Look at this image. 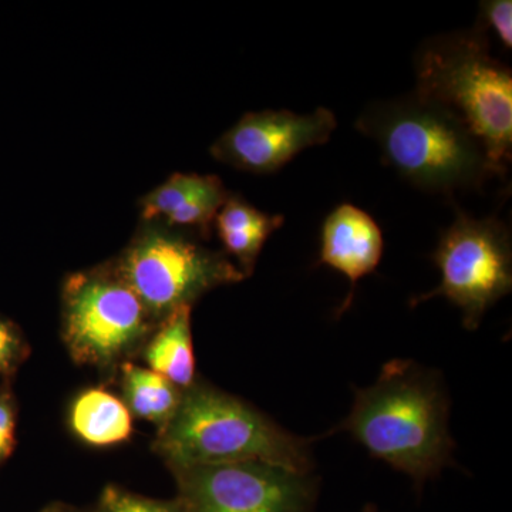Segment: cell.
I'll return each mask as SVG.
<instances>
[{"label": "cell", "mask_w": 512, "mask_h": 512, "mask_svg": "<svg viewBox=\"0 0 512 512\" xmlns=\"http://www.w3.org/2000/svg\"><path fill=\"white\" fill-rule=\"evenodd\" d=\"M157 322L111 262L74 272L62 286V338L70 357L116 382L120 367L140 357Z\"/></svg>", "instance_id": "5b68a950"}, {"label": "cell", "mask_w": 512, "mask_h": 512, "mask_svg": "<svg viewBox=\"0 0 512 512\" xmlns=\"http://www.w3.org/2000/svg\"><path fill=\"white\" fill-rule=\"evenodd\" d=\"M93 512H185L180 498L161 500L128 491L120 485L109 484L101 491Z\"/></svg>", "instance_id": "2e32d148"}, {"label": "cell", "mask_w": 512, "mask_h": 512, "mask_svg": "<svg viewBox=\"0 0 512 512\" xmlns=\"http://www.w3.org/2000/svg\"><path fill=\"white\" fill-rule=\"evenodd\" d=\"M69 429L87 446L106 448L126 443L133 436V416L121 397L106 386L77 394L67 413Z\"/></svg>", "instance_id": "7c38bea8"}, {"label": "cell", "mask_w": 512, "mask_h": 512, "mask_svg": "<svg viewBox=\"0 0 512 512\" xmlns=\"http://www.w3.org/2000/svg\"><path fill=\"white\" fill-rule=\"evenodd\" d=\"M12 383H0V466L12 456L16 447L19 407Z\"/></svg>", "instance_id": "ac0fdd59"}, {"label": "cell", "mask_w": 512, "mask_h": 512, "mask_svg": "<svg viewBox=\"0 0 512 512\" xmlns=\"http://www.w3.org/2000/svg\"><path fill=\"white\" fill-rule=\"evenodd\" d=\"M383 248L382 229L355 205H339L326 217L320 235L318 264L335 269L350 282L349 296L338 315L348 311L357 282L376 271L382 261Z\"/></svg>", "instance_id": "8fae6325"}, {"label": "cell", "mask_w": 512, "mask_h": 512, "mask_svg": "<svg viewBox=\"0 0 512 512\" xmlns=\"http://www.w3.org/2000/svg\"><path fill=\"white\" fill-rule=\"evenodd\" d=\"M481 29L491 28L497 33L505 49L512 47V2L511 0H491L481 3Z\"/></svg>", "instance_id": "d6986e66"}, {"label": "cell", "mask_w": 512, "mask_h": 512, "mask_svg": "<svg viewBox=\"0 0 512 512\" xmlns=\"http://www.w3.org/2000/svg\"><path fill=\"white\" fill-rule=\"evenodd\" d=\"M448 412L437 373L394 359L372 386L356 390L352 412L340 429L421 488L453 463Z\"/></svg>", "instance_id": "6da1fadb"}, {"label": "cell", "mask_w": 512, "mask_h": 512, "mask_svg": "<svg viewBox=\"0 0 512 512\" xmlns=\"http://www.w3.org/2000/svg\"><path fill=\"white\" fill-rule=\"evenodd\" d=\"M30 352L23 330L13 320L0 315V383L13 382Z\"/></svg>", "instance_id": "e0dca14e"}, {"label": "cell", "mask_w": 512, "mask_h": 512, "mask_svg": "<svg viewBox=\"0 0 512 512\" xmlns=\"http://www.w3.org/2000/svg\"><path fill=\"white\" fill-rule=\"evenodd\" d=\"M192 306H181L154 330L141 352L147 369L170 380L181 390L197 382L191 333Z\"/></svg>", "instance_id": "5bb4252c"}, {"label": "cell", "mask_w": 512, "mask_h": 512, "mask_svg": "<svg viewBox=\"0 0 512 512\" xmlns=\"http://www.w3.org/2000/svg\"><path fill=\"white\" fill-rule=\"evenodd\" d=\"M421 99L450 111L476 137L497 175L511 163L512 73L480 26L424 40L416 52Z\"/></svg>", "instance_id": "277c9868"}, {"label": "cell", "mask_w": 512, "mask_h": 512, "mask_svg": "<svg viewBox=\"0 0 512 512\" xmlns=\"http://www.w3.org/2000/svg\"><path fill=\"white\" fill-rule=\"evenodd\" d=\"M153 450L168 468L265 463L312 474L311 440L279 427L238 397L197 380L184 390Z\"/></svg>", "instance_id": "7a4b0ae2"}, {"label": "cell", "mask_w": 512, "mask_h": 512, "mask_svg": "<svg viewBox=\"0 0 512 512\" xmlns=\"http://www.w3.org/2000/svg\"><path fill=\"white\" fill-rule=\"evenodd\" d=\"M356 128L376 141L384 163L420 190L450 195L497 175L468 128L416 93L370 104Z\"/></svg>", "instance_id": "3957f363"}, {"label": "cell", "mask_w": 512, "mask_h": 512, "mask_svg": "<svg viewBox=\"0 0 512 512\" xmlns=\"http://www.w3.org/2000/svg\"><path fill=\"white\" fill-rule=\"evenodd\" d=\"M116 380L120 383L121 400L133 419L136 417L148 421L157 427V431L164 429L168 421L173 419L183 399L184 390L180 387L133 362L120 367Z\"/></svg>", "instance_id": "9a60e30c"}, {"label": "cell", "mask_w": 512, "mask_h": 512, "mask_svg": "<svg viewBox=\"0 0 512 512\" xmlns=\"http://www.w3.org/2000/svg\"><path fill=\"white\" fill-rule=\"evenodd\" d=\"M433 259L440 269V285L413 298V308L446 298L463 313L464 328L476 330L488 309L511 292V235L497 218L476 220L458 210L456 220L441 234Z\"/></svg>", "instance_id": "52a82bcc"}, {"label": "cell", "mask_w": 512, "mask_h": 512, "mask_svg": "<svg viewBox=\"0 0 512 512\" xmlns=\"http://www.w3.org/2000/svg\"><path fill=\"white\" fill-rule=\"evenodd\" d=\"M185 512H315L319 484L265 463L168 468Z\"/></svg>", "instance_id": "ba28073f"}, {"label": "cell", "mask_w": 512, "mask_h": 512, "mask_svg": "<svg viewBox=\"0 0 512 512\" xmlns=\"http://www.w3.org/2000/svg\"><path fill=\"white\" fill-rule=\"evenodd\" d=\"M336 126L335 114L323 107L306 116L288 110L247 113L212 144L211 156L248 173H275L306 148L325 144Z\"/></svg>", "instance_id": "9c48e42d"}, {"label": "cell", "mask_w": 512, "mask_h": 512, "mask_svg": "<svg viewBox=\"0 0 512 512\" xmlns=\"http://www.w3.org/2000/svg\"><path fill=\"white\" fill-rule=\"evenodd\" d=\"M284 221L282 215L265 214L244 198L231 194L218 212L214 228L227 254L237 259L239 271L248 278L254 272L265 242Z\"/></svg>", "instance_id": "4fadbf2b"}, {"label": "cell", "mask_w": 512, "mask_h": 512, "mask_svg": "<svg viewBox=\"0 0 512 512\" xmlns=\"http://www.w3.org/2000/svg\"><path fill=\"white\" fill-rule=\"evenodd\" d=\"M363 512H379L376 510L375 507H373V505H367V507L365 508V510H363Z\"/></svg>", "instance_id": "44dd1931"}, {"label": "cell", "mask_w": 512, "mask_h": 512, "mask_svg": "<svg viewBox=\"0 0 512 512\" xmlns=\"http://www.w3.org/2000/svg\"><path fill=\"white\" fill-rule=\"evenodd\" d=\"M110 262L158 323L218 286L247 279L225 252L157 221H141L127 247Z\"/></svg>", "instance_id": "8992f818"}, {"label": "cell", "mask_w": 512, "mask_h": 512, "mask_svg": "<svg viewBox=\"0 0 512 512\" xmlns=\"http://www.w3.org/2000/svg\"><path fill=\"white\" fill-rule=\"evenodd\" d=\"M39 512H93V510H82V508L74 507V505L56 501V503L46 505V507L42 508Z\"/></svg>", "instance_id": "ffe728a7"}, {"label": "cell", "mask_w": 512, "mask_h": 512, "mask_svg": "<svg viewBox=\"0 0 512 512\" xmlns=\"http://www.w3.org/2000/svg\"><path fill=\"white\" fill-rule=\"evenodd\" d=\"M231 192L217 175L175 173L141 198V221L210 239L215 218Z\"/></svg>", "instance_id": "30bf717a"}]
</instances>
